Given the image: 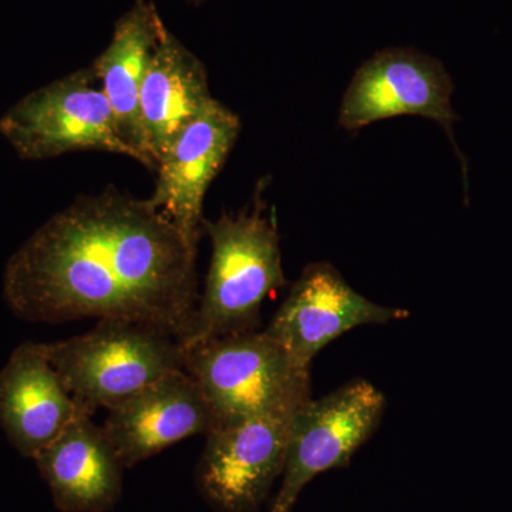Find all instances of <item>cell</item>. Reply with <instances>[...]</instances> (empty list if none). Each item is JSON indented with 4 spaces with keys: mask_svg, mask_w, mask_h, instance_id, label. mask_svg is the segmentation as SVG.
Returning a JSON list of instances; mask_svg holds the SVG:
<instances>
[{
    "mask_svg": "<svg viewBox=\"0 0 512 512\" xmlns=\"http://www.w3.org/2000/svg\"><path fill=\"white\" fill-rule=\"evenodd\" d=\"M197 247L150 198L109 187L37 229L10 256L3 293L30 322L124 320L180 343L200 299Z\"/></svg>",
    "mask_w": 512,
    "mask_h": 512,
    "instance_id": "1",
    "label": "cell"
},
{
    "mask_svg": "<svg viewBox=\"0 0 512 512\" xmlns=\"http://www.w3.org/2000/svg\"><path fill=\"white\" fill-rule=\"evenodd\" d=\"M261 192L241 214L202 221L211 241L210 268L181 346L258 330L266 298L286 285L278 228L265 214Z\"/></svg>",
    "mask_w": 512,
    "mask_h": 512,
    "instance_id": "2",
    "label": "cell"
},
{
    "mask_svg": "<svg viewBox=\"0 0 512 512\" xmlns=\"http://www.w3.org/2000/svg\"><path fill=\"white\" fill-rule=\"evenodd\" d=\"M184 370L210 403L215 426L311 399V373L266 330L234 333L181 346Z\"/></svg>",
    "mask_w": 512,
    "mask_h": 512,
    "instance_id": "3",
    "label": "cell"
},
{
    "mask_svg": "<svg viewBox=\"0 0 512 512\" xmlns=\"http://www.w3.org/2000/svg\"><path fill=\"white\" fill-rule=\"evenodd\" d=\"M47 356L83 413L110 410L184 369L180 343L148 326L99 320L90 332L46 343Z\"/></svg>",
    "mask_w": 512,
    "mask_h": 512,
    "instance_id": "4",
    "label": "cell"
},
{
    "mask_svg": "<svg viewBox=\"0 0 512 512\" xmlns=\"http://www.w3.org/2000/svg\"><path fill=\"white\" fill-rule=\"evenodd\" d=\"M0 134L23 160H47L73 151H104L133 158L92 66L29 93L0 117Z\"/></svg>",
    "mask_w": 512,
    "mask_h": 512,
    "instance_id": "5",
    "label": "cell"
},
{
    "mask_svg": "<svg viewBox=\"0 0 512 512\" xmlns=\"http://www.w3.org/2000/svg\"><path fill=\"white\" fill-rule=\"evenodd\" d=\"M384 406L383 393L366 380L301 404L292 417L284 473L271 512H292L313 478L346 466L375 434Z\"/></svg>",
    "mask_w": 512,
    "mask_h": 512,
    "instance_id": "6",
    "label": "cell"
},
{
    "mask_svg": "<svg viewBox=\"0 0 512 512\" xmlns=\"http://www.w3.org/2000/svg\"><path fill=\"white\" fill-rule=\"evenodd\" d=\"M296 410L220 424L205 436L198 485L212 507L221 512H258L276 478L284 473Z\"/></svg>",
    "mask_w": 512,
    "mask_h": 512,
    "instance_id": "7",
    "label": "cell"
},
{
    "mask_svg": "<svg viewBox=\"0 0 512 512\" xmlns=\"http://www.w3.org/2000/svg\"><path fill=\"white\" fill-rule=\"evenodd\" d=\"M453 82L439 60L413 49H384L353 74L339 109V126L357 131L376 121L416 116L453 137Z\"/></svg>",
    "mask_w": 512,
    "mask_h": 512,
    "instance_id": "8",
    "label": "cell"
},
{
    "mask_svg": "<svg viewBox=\"0 0 512 512\" xmlns=\"http://www.w3.org/2000/svg\"><path fill=\"white\" fill-rule=\"evenodd\" d=\"M407 316L404 309L379 305L356 292L335 266L315 262L303 269L265 330L296 365L309 370L320 350L350 330Z\"/></svg>",
    "mask_w": 512,
    "mask_h": 512,
    "instance_id": "9",
    "label": "cell"
},
{
    "mask_svg": "<svg viewBox=\"0 0 512 512\" xmlns=\"http://www.w3.org/2000/svg\"><path fill=\"white\" fill-rule=\"evenodd\" d=\"M239 133L237 114L212 99L158 160L156 188L150 200L191 241L198 242L201 237L205 195Z\"/></svg>",
    "mask_w": 512,
    "mask_h": 512,
    "instance_id": "10",
    "label": "cell"
},
{
    "mask_svg": "<svg viewBox=\"0 0 512 512\" xmlns=\"http://www.w3.org/2000/svg\"><path fill=\"white\" fill-rule=\"evenodd\" d=\"M103 431L124 468L215 427L210 403L184 369L168 373L107 410Z\"/></svg>",
    "mask_w": 512,
    "mask_h": 512,
    "instance_id": "11",
    "label": "cell"
},
{
    "mask_svg": "<svg viewBox=\"0 0 512 512\" xmlns=\"http://www.w3.org/2000/svg\"><path fill=\"white\" fill-rule=\"evenodd\" d=\"M79 412L46 343L26 342L13 350L0 370V427L22 456L35 458Z\"/></svg>",
    "mask_w": 512,
    "mask_h": 512,
    "instance_id": "12",
    "label": "cell"
},
{
    "mask_svg": "<svg viewBox=\"0 0 512 512\" xmlns=\"http://www.w3.org/2000/svg\"><path fill=\"white\" fill-rule=\"evenodd\" d=\"M33 460L60 511H110L123 493L119 454L82 410Z\"/></svg>",
    "mask_w": 512,
    "mask_h": 512,
    "instance_id": "13",
    "label": "cell"
},
{
    "mask_svg": "<svg viewBox=\"0 0 512 512\" xmlns=\"http://www.w3.org/2000/svg\"><path fill=\"white\" fill-rule=\"evenodd\" d=\"M165 28L150 0H137L116 25L109 46L92 64L109 100L121 136L137 151L141 164L156 170L141 121L140 97L151 57Z\"/></svg>",
    "mask_w": 512,
    "mask_h": 512,
    "instance_id": "14",
    "label": "cell"
},
{
    "mask_svg": "<svg viewBox=\"0 0 512 512\" xmlns=\"http://www.w3.org/2000/svg\"><path fill=\"white\" fill-rule=\"evenodd\" d=\"M212 99L204 63L165 26L140 97L141 121L156 167Z\"/></svg>",
    "mask_w": 512,
    "mask_h": 512,
    "instance_id": "15",
    "label": "cell"
},
{
    "mask_svg": "<svg viewBox=\"0 0 512 512\" xmlns=\"http://www.w3.org/2000/svg\"><path fill=\"white\" fill-rule=\"evenodd\" d=\"M187 2L191 3V5L198 6V5H201V3H204L205 0H187Z\"/></svg>",
    "mask_w": 512,
    "mask_h": 512,
    "instance_id": "16",
    "label": "cell"
}]
</instances>
